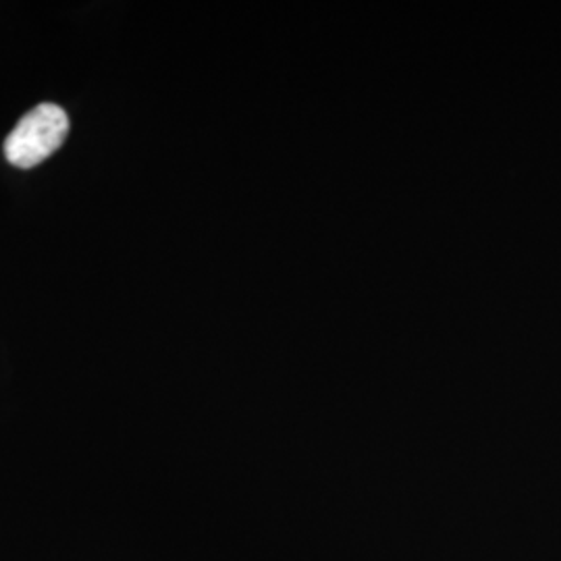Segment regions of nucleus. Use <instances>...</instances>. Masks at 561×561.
<instances>
[{"label": "nucleus", "mask_w": 561, "mask_h": 561, "mask_svg": "<svg viewBox=\"0 0 561 561\" xmlns=\"http://www.w3.org/2000/svg\"><path fill=\"white\" fill-rule=\"evenodd\" d=\"M67 113L57 104H38L21 117L4 140V157L20 169H32L53 157L67 140Z\"/></svg>", "instance_id": "f257e3e1"}]
</instances>
